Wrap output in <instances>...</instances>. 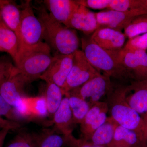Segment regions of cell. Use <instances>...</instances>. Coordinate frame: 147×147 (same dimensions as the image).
Masks as SVG:
<instances>
[{
    "instance_id": "cell-26",
    "label": "cell",
    "mask_w": 147,
    "mask_h": 147,
    "mask_svg": "<svg viewBox=\"0 0 147 147\" xmlns=\"http://www.w3.org/2000/svg\"><path fill=\"white\" fill-rule=\"evenodd\" d=\"M124 34L129 39L147 33V14L136 17L124 29Z\"/></svg>"
},
{
    "instance_id": "cell-23",
    "label": "cell",
    "mask_w": 147,
    "mask_h": 147,
    "mask_svg": "<svg viewBox=\"0 0 147 147\" xmlns=\"http://www.w3.org/2000/svg\"><path fill=\"white\" fill-rule=\"evenodd\" d=\"M44 96L46 100L48 114L54 115L61 105L64 95L61 88L57 85L46 83Z\"/></svg>"
},
{
    "instance_id": "cell-2",
    "label": "cell",
    "mask_w": 147,
    "mask_h": 147,
    "mask_svg": "<svg viewBox=\"0 0 147 147\" xmlns=\"http://www.w3.org/2000/svg\"><path fill=\"white\" fill-rule=\"evenodd\" d=\"M82 51L88 60L98 71L125 84L132 82L129 74L121 63L118 51L105 50L90 38H82Z\"/></svg>"
},
{
    "instance_id": "cell-34",
    "label": "cell",
    "mask_w": 147,
    "mask_h": 147,
    "mask_svg": "<svg viewBox=\"0 0 147 147\" xmlns=\"http://www.w3.org/2000/svg\"><path fill=\"white\" fill-rule=\"evenodd\" d=\"M126 49L133 51L136 55L141 65L142 72L145 78L147 79V53L146 51L139 50V49H129V48H126Z\"/></svg>"
},
{
    "instance_id": "cell-18",
    "label": "cell",
    "mask_w": 147,
    "mask_h": 147,
    "mask_svg": "<svg viewBox=\"0 0 147 147\" xmlns=\"http://www.w3.org/2000/svg\"><path fill=\"white\" fill-rule=\"evenodd\" d=\"M53 116V122L55 127L62 135L67 136L72 134L76 124L73 121L67 96L63 98L61 105Z\"/></svg>"
},
{
    "instance_id": "cell-8",
    "label": "cell",
    "mask_w": 147,
    "mask_h": 147,
    "mask_svg": "<svg viewBox=\"0 0 147 147\" xmlns=\"http://www.w3.org/2000/svg\"><path fill=\"white\" fill-rule=\"evenodd\" d=\"M95 14L98 28H110L121 31L136 17L147 14V7H142L125 11L108 9L95 13Z\"/></svg>"
},
{
    "instance_id": "cell-11",
    "label": "cell",
    "mask_w": 147,
    "mask_h": 147,
    "mask_svg": "<svg viewBox=\"0 0 147 147\" xmlns=\"http://www.w3.org/2000/svg\"><path fill=\"white\" fill-rule=\"evenodd\" d=\"M32 81L18 72L16 67L13 74L0 87V94L13 107L24 97V90L27 84Z\"/></svg>"
},
{
    "instance_id": "cell-21",
    "label": "cell",
    "mask_w": 147,
    "mask_h": 147,
    "mask_svg": "<svg viewBox=\"0 0 147 147\" xmlns=\"http://www.w3.org/2000/svg\"><path fill=\"white\" fill-rule=\"evenodd\" d=\"M118 53L121 63L128 72L132 82L146 79L139 61L133 51L123 47Z\"/></svg>"
},
{
    "instance_id": "cell-27",
    "label": "cell",
    "mask_w": 147,
    "mask_h": 147,
    "mask_svg": "<svg viewBox=\"0 0 147 147\" xmlns=\"http://www.w3.org/2000/svg\"><path fill=\"white\" fill-rule=\"evenodd\" d=\"M145 7L144 0H110L108 9L125 11Z\"/></svg>"
},
{
    "instance_id": "cell-4",
    "label": "cell",
    "mask_w": 147,
    "mask_h": 147,
    "mask_svg": "<svg viewBox=\"0 0 147 147\" xmlns=\"http://www.w3.org/2000/svg\"><path fill=\"white\" fill-rule=\"evenodd\" d=\"M51 49L46 42L28 45L18 50L15 60V66L18 72L32 82L40 78L53 62L55 56L51 54Z\"/></svg>"
},
{
    "instance_id": "cell-15",
    "label": "cell",
    "mask_w": 147,
    "mask_h": 147,
    "mask_svg": "<svg viewBox=\"0 0 147 147\" xmlns=\"http://www.w3.org/2000/svg\"><path fill=\"white\" fill-rule=\"evenodd\" d=\"M126 38L120 31L103 28L97 29L90 38L105 50L119 51L123 48Z\"/></svg>"
},
{
    "instance_id": "cell-17",
    "label": "cell",
    "mask_w": 147,
    "mask_h": 147,
    "mask_svg": "<svg viewBox=\"0 0 147 147\" xmlns=\"http://www.w3.org/2000/svg\"><path fill=\"white\" fill-rule=\"evenodd\" d=\"M43 3L52 17L65 26L79 5L71 0H45Z\"/></svg>"
},
{
    "instance_id": "cell-5",
    "label": "cell",
    "mask_w": 147,
    "mask_h": 147,
    "mask_svg": "<svg viewBox=\"0 0 147 147\" xmlns=\"http://www.w3.org/2000/svg\"><path fill=\"white\" fill-rule=\"evenodd\" d=\"M115 86L109 76L100 74L67 93L82 98L91 107L97 102L103 101L102 99L107 97Z\"/></svg>"
},
{
    "instance_id": "cell-30",
    "label": "cell",
    "mask_w": 147,
    "mask_h": 147,
    "mask_svg": "<svg viewBox=\"0 0 147 147\" xmlns=\"http://www.w3.org/2000/svg\"><path fill=\"white\" fill-rule=\"evenodd\" d=\"M0 117H5L9 120L16 122L23 120L18 116L15 108L7 102L0 94Z\"/></svg>"
},
{
    "instance_id": "cell-7",
    "label": "cell",
    "mask_w": 147,
    "mask_h": 147,
    "mask_svg": "<svg viewBox=\"0 0 147 147\" xmlns=\"http://www.w3.org/2000/svg\"><path fill=\"white\" fill-rule=\"evenodd\" d=\"M20 12L21 34L25 44L32 45L42 42L43 28L35 15L30 1H26L22 5Z\"/></svg>"
},
{
    "instance_id": "cell-20",
    "label": "cell",
    "mask_w": 147,
    "mask_h": 147,
    "mask_svg": "<svg viewBox=\"0 0 147 147\" xmlns=\"http://www.w3.org/2000/svg\"><path fill=\"white\" fill-rule=\"evenodd\" d=\"M18 48L17 37L5 24L0 11V52L7 53L14 61Z\"/></svg>"
},
{
    "instance_id": "cell-41",
    "label": "cell",
    "mask_w": 147,
    "mask_h": 147,
    "mask_svg": "<svg viewBox=\"0 0 147 147\" xmlns=\"http://www.w3.org/2000/svg\"></svg>"
},
{
    "instance_id": "cell-10",
    "label": "cell",
    "mask_w": 147,
    "mask_h": 147,
    "mask_svg": "<svg viewBox=\"0 0 147 147\" xmlns=\"http://www.w3.org/2000/svg\"><path fill=\"white\" fill-rule=\"evenodd\" d=\"M123 96L127 103L142 117L147 112V79L124 84Z\"/></svg>"
},
{
    "instance_id": "cell-38",
    "label": "cell",
    "mask_w": 147,
    "mask_h": 147,
    "mask_svg": "<svg viewBox=\"0 0 147 147\" xmlns=\"http://www.w3.org/2000/svg\"><path fill=\"white\" fill-rule=\"evenodd\" d=\"M144 147H147V131L146 136V140H145V144Z\"/></svg>"
},
{
    "instance_id": "cell-29",
    "label": "cell",
    "mask_w": 147,
    "mask_h": 147,
    "mask_svg": "<svg viewBox=\"0 0 147 147\" xmlns=\"http://www.w3.org/2000/svg\"><path fill=\"white\" fill-rule=\"evenodd\" d=\"M12 60L9 55L0 57V87L10 78L16 69Z\"/></svg>"
},
{
    "instance_id": "cell-40",
    "label": "cell",
    "mask_w": 147,
    "mask_h": 147,
    "mask_svg": "<svg viewBox=\"0 0 147 147\" xmlns=\"http://www.w3.org/2000/svg\"></svg>"
},
{
    "instance_id": "cell-31",
    "label": "cell",
    "mask_w": 147,
    "mask_h": 147,
    "mask_svg": "<svg viewBox=\"0 0 147 147\" xmlns=\"http://www.w3.org/2000/svg\"><path fill=\"white\" fill-rule=\"evenodd\" d=\"M124 47L146 51L147 50V33L129 39Z\"/></svg>"
},
{
    "instance_id": "cell-25",
    "label": "cell",
    "mask_w": 147,
    "mask_h": 147,
    "mask_svg": "<svg viewBox=\"0 0 147 147\" xmlns=\"http://www.w3.org/2000/svg\"><path fill=\"white\" fill-rule=\"evenodd\" d=\"M37 147H64L66 146L65 136L46 129L36 134Z\"/></svg>"
},
{
    "instance_id": "cell-12",
    "label": "cell",
    "mask_w": 147,
    "mask_h": 147,
    "mask_svg": "<svg viewBox=\"0 0 147 147\" xmlns=\"http://www.w3.org/2000/svg\"><path fill=\"white\" fill-rule=\"evenodd\" d=\"M108 111V105L106 101L98 102L91 107L80 124L82 138L89 140L92 134L106 121Z\"/></svg>"
},
{
    "instance_id": "cell-35",
    "label": "cell",
    "mask_w": 147,
    "mask_h": 147,
    "mask_svg": "<svg viewBox=\"0 0 147 147\" xmlns=\"http://www.w3.org/2000/svg\"><path fill=\"white\" fill-rule=\"evenodd\" d=\"M21 125L20 123L5 119L0 117V129L8 130L16 129L21 127Z\"/></svg>"
},
{
    "instance_id": "cell-39",
    "label": "cell",
    "mask_w": 147,
    "mask_h": 147,
    "mask_svg": "<svg viewBox=\"0 0 147 147\" xmlns=\"http://www.w3.org/2000/svg\"><path fill=\"white\" fill-rule=\"evenodd\" d=\"M144 2L145 5H146V7H147V0H144Z\"/></svg>"
},
{
    "instance_id": "cell-6",
    "label": "cell",
    "mask_w": 147,
    "mask_h": 147,
    "mask_svg": "<svg viewBox=\"0 0 147 147\" xmlns=\"http://www.w3.org/2000/svg\"><path fill=\"white\" fill-rule=\"evenodd\" d=\"M100 73L90 63L82 50L74 54L73 65L63 88L64 95Z\"/></svg>"
},
{
    "instance_id": "cell-9",
    "label": "cell",
    "mask_w": 147,
    "mask_h": 147,
    "mask_svg": "<svg viewBox=\"0 0 147 147\" xmlns=\"http://www.w3.org/2000/svg\"><path fill=\"white\" fill-rule=\"evenodd\" d=\"M74 54L64 55L56 53L54 61L40 78L46 83L56 84L62 88L72 67Z\"/></svg>"
},
{
    "instance_id": "cell-28",
    "label": "cell",
    "mask_w": 147,
    "mask_h": 147,
    "mask_svg": "<svg viewBox=\"0 0 147 147\" xmlns=\"http://www.w3.org/2000/svg\"><path fill=\"white\" fill-rule=\"evenodd\" d=\"M7 147H37L36 134L25 131L20 132Z\"/></svg>"
},
{
    "instance_id": "cell-1",
    "label": "cell",
    "mask_w": 147,
    "mask_h": 147,
    "mask_svg": "<svg viewBox=\"0 0 147 147\" xmlns=\"http://www.w3.org/2000/svg\"><path fill=\"white\" fill-rule=\"evenodd\" d=\"M37 11L43 28V39L51 49L64 55L74 54L79 50L80 40L74 29L55 20L44 6H40Z\"/></svg>"
},
{
    "instance_id": "cell-3",
    "label": "cell",
    "mask_w": 147,
    "mask_h": 147,
    "mask_svg": "<svg viewBox=\"0 0 147 147\" xmlns=\"http://www.w3.org/2000/svg\"><path fill=\"white\" fill-rule=\"evenodd\" d=\"M124 85H115L106 97L110 117L119 125L135 131L145 142L147 131L146 125L142 116L125 100L123 96Z\"/></svg>"
},
{
    "instance_id": "cell-33",
    "label": "cell",
    "mask_w": 147,
    "mask_h": 147,
    "mask_svg": "<svg viewBox=\"0 0 147 147\" xmlns=\"http://www.w3.org/2000/svg\"><path fill=\"white\" fill-rule=\"evenodd\" d=\"M65 137L66 139V146L69 147H107L95 145L90 141L82 138L77 139L72 134Z\"/></svg>"
},
{
    "instance_id": "cell-19",
    "label": "cell",
    "mask_w": 147,
    "mask_h": 147,
    "mask_svg": "<svg viewBox=\"0 0 147 147\" xmlns=\"http://www.w3.org/2000/svg\"><path fill=\"white\" fill-rule=\"evenodd\" d=\"M145 141L135 131L118 125L112 141L107 147H144Z\"/></svg>"
},
{
    "instance_id": "cell-16",
    "label": "cell",
    "mask_w": 147,
    "mask_h": 147,
    "mask_svg": "<svg viewBox=\"0 0 147 147\" xmlns=\"http://www.w3.org/2000/svg\"><path fill=\"white\" fill-rule=\"evenodd\" d=\"M66 26L78 30L87 35L93 33L98 28L95 13L79 4Z\"/></svg>"
},
{
    "instance_id": "cell-24",
    "label": "cell",
    "mask_w": 147,
    "mask_h": 147,
    "mask_svg": "<svg viewBox=\"0 0 147 147\" xmlns=\"http://www.w3.org/2000/svg\"><path fill=\"white\" fill-rule=\"evenodd\" d=\"M68 98L73 121L75 124H80L88 112L90 106L85 100L77 96L70 95L68 93L65 94Z\"/></svg>"
},
{
    "instance_id": "cell-22",
    "label": "cell",
    "mask_w": 147,
    "mask_h": 147,
    "mask_svg": "<svg viewBox=\"0 0 147 147\" xmlns=\"http://www.w3.org/2000/svg\"><path fill=\"white\" fill-rule=\"evenodd\" d=\"M118 124L111 117L92 134L89 141L95 145L107 146L113 140Z\"/></svg>"
},
{
    "instance_id": "cell-14",
    "label": "cell",
    "mask_w": 147,
    "mask_h": 147,
    "mask_svg": "<svg viewBox=\"0 0 147 147\" xmlns=\"http://www.w3.org/2000/svg\"><path fill=\"white\" fill-rule=\"evenodd\" d=\"M0 11L5 24L17 37L18 50L28 46L25 44L21 34V12L19 7L13 1L0 0Z\"/></svg>"
},
{
    "instance_id": "cell-36",
    "label": "cell",
    "mask_w": 147,
    "mask_h": 147,
    "mask_svg": "<svg viewBox=\"0 0 147 147\" xmlns=\"http://www.w3.org/2000/svg\"><path fill=\"white\" fill-rule=\"evenodd\" d=\"M9 130L6 129L0 130V147H3L4 141Z\"/></svg>"
},
{
    "instance_id": "cell-32",
    "label": "cell",
    "mask_w": 147,
    "mask_h": 147,
    "mask_svg": "<svg viewBox=\"0 0 147 147\" xmlns=\"http://www.w3.org/2000/svg\"><path fill=\"white\" fill-rule=\"evenodd\" d=\"M77 3L88 8L94 9H108L110 0H76Z\"/></svg>"
},
{
    "instance_id": "cell-13",
    "label": "cell",
    "mask_w": 147,
    "mask_h": 147,
    "mask_svg": "<svg viewBox=\"0 0 147 147\" xmlns=\"http://www.w3.org/2000/svg\"><path fill=\"white\" fill-rule=\"evenodd\" d=\"M23 120L42 119L48 114L44 96L35 97L24 96L14 107Z\"/></svg>"
},
{
    "instance_id": "cell-37",
    "label": "cell",
    "mask_w": 147,
    "mask_h": 147,
    "mask_svg": "<svg viewBox=\"0 0 147 147\" xmlns=\"http://www.w3.org/2000/svg\"><path fill=\"white\" fill-rule=\"evenodd\" d=\"M142 118H143V119H144V121L145 123H146V126H147V112L146 113V114H145L144 115V116H143V117H142Z\"/></svg>"
}]
</instances>
